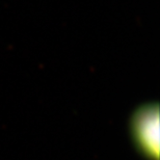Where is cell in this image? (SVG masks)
Here are the masks:
<instances>
[{
	"instance_id": "cell-1",
	"label": "cell",
	"mask_w": 160,
	"mask_h": 160,
	"mask_svg": "<svg viewBox=\"0 0 160 160\" xmlns=\"http://www.w3.org/2000/svg\"><path fill=\"white\" fill-rule=\"evenodd\" d=\"M158 110L152 106L139 109L133 117L132 133L136 146L147 157H158Z\"/></svg>"
}]
</instances>
